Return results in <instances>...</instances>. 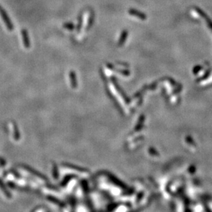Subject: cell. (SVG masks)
Segmentation results:
<instances>
[{
    "label": "cell",
    "mask_w": 212,
    "mask_h": 212,
    "mask_svg": "<svg viewBox=\"0 0 212 212\" xmlns=\"http://www.w3.org/2000/svg\"><path fill=\"white\" fill-rule=\"evenodd\" d=\"M0 16H1L3 23H5L7 29H8L9 31L13 30L14 29L13 24H12V21H11L10 17L8 16L7 12H5V10L1 6V5H0Z\"/></svg>",
    "instance_id": "obj_1"
},
{
    "label": "cell",
    "mask_w": 212,
    "mask_h": 212,
    "mask_svg": "<svg viewBox=\"0 0 212 212\" xmlns=\"http://www.w3.org/2000/svg\"><path fill=\"white\" fill-rule=\"evenodd\" d=\"M21 36H22V39H23V45H24L25 48H29L30 44L27 31L26 30H25V29H23V30H21Z\"/></svg>",
    "instance_id": "obj_2"
},
{
    "label": "cell",
    "mask_w": 212,
    "mask_h": 212,
    "mask_svg": "<svg viewBox=\"0 0 212 212\" xmlns=\"http://www.w3.org/2000/svg\"><path fill=\"white\" fill-rule=\"evenodd\" d=\"M63 27L68 30H73L74 29V25L71 23H67L63 25Z\"/></svg>",
    "instance_id": "obj_3"
}]
</instances>
